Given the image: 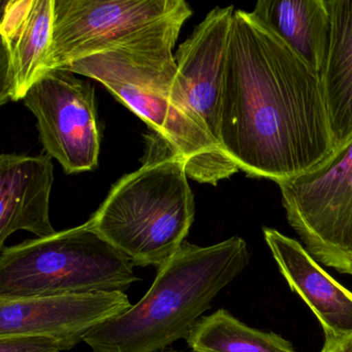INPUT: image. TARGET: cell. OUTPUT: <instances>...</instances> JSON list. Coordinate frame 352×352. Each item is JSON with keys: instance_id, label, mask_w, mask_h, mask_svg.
I'll return each instance as SVG.
<instances>
[{"instance_id": "cell-8", "label": "cell", "mask_w": 352, "mask_h": 352, "mask_svg": "<svg viewBox=\"0 0 352 352\" xmlns=\"http://www.w3.org/2000/svg\"><path fill=\"white\" fill-rule=\"evenodd\" d=\"M65 69H51L24 96L36 116L41 142L67 174L96 170L100 131L91 84Z\"/></svg>"}, {"instance_id": "cell-6", "label": "cell", "mask_w": 352, "mask_h": 352, "mask_svg": "<svg viewBox=\"0 0 352 352\" xmlns=\"http://www.w3.org/2000/svg\"><path fill=\"white\" fill-rule=\"evenodd\" d=\"M277 185L288 223L311 256L352 276V139L322 166Z\"/></svg>"}, {"instance_id": "cell-5", "label": "cell", "mask_w": 352, "mask_h": 352, "mask_svg": "<svg viewBox=\"0 0 352 352\" xmlns=\"http://www.w3.org/2000/svg\"><path fill=\"white\" fill-rule=\"evenodd\" d=\"M133 267L86 222L0 249V300L126 292L140 281Z\"/></svg>"}, {"instance_id": "cell-15", "label": "cell", "mask_w": 352, "mask_h": 352, "mask_svg": "<svg viewBox=\"0 0 352 352\" xmlns=\"http://www.w3.org/2000/svg\"><path fill=\"white\" fill-rule=\"evenodd\" d=\"M331 41L320 76L336 151L352 139V0H327Z\"/></svg>"}, {"instance_id": "cell-3", "label": "cell", "mask_w": 352, "mask_h": 352, "mask_svg": "<svg viewBox=\"0 0 352 352\" xmlns=\"http://www.w3.org/2000/svg\"><path fill=\"white\" fill-rule=\"evenodd\" d=\"M250 261L244 239L232 236L201 247L185 242L158 267L145 296L120 316L91 331L94 352H162L187 339L217 294Z\"/></svg>"}, {"instance_id": "cell-13", "label": "cell", "mask_w": 352, "mask_h": 352, "mask_svg": "<svg viewBox=\"0 0 352 352\" xmlns=\"http://www.w3.org/2000/svg\"><path fill=\"white\" fill-rule=\"evenodd\" d=\"M53 182L52 158L48 154L0 156V249L18 230L38 238L56 232L50 220Z\"/></svg>"}, {"instance_id": "cell-19", "label": "cell", "mask_w": 352, "mask_h": 352, "mask_svg": "<svg viewBox=\"0 0 352 352\" xmlns=\"http://www.w3.org/2000/svg\"><path fill=\"white\" fill-rule=\"evenodd\" d=\"M162 352H192V351H181V350H176V349H166L164 350V351Z\"/></svg>"}, {"instance_id": "cell-10", "label": "cell", "mask_w": 352, "mask_h": 352, "mask_svg": "<svg viewBox=\"0 0 352 352\" xmlns=\"http://www.w3.org/2000/svg\"><path fill=\"white\" fill-rule=\"evenodd\" d=\"M234 11V6L212 10L175 53L187 104L201 126L218 143L222 86Z\"/></svg>"}, {"instance_id": "cell-4", "label": "cell", "mask_w": 352, "mask_h": 352, "mask_svg": "<svg viewBox=\"0 0 352 352\" xmlns=\"http://www.w3.org/2000/svg\"><path fill=\"white\" fill-rule=\"evenodd\" d=\"M157 141L160 150L121 178L87 221L137 267H162L184 245L195 221L186 166Z\"/></svg>"}, {"instance_id": "cell-18", "label": "cell", "mask_w": 352, "mask_h": 352, "mask_svg": "<svg viewBox=\"0 0 352 352\" xmlns=\"http://www.w3.org/2000/svg\"><path fill=\"white\" fill-rule=\"evenodd\" d=\"M320 352H352V336L331 346H323Z\"/></svg>"}, {"instance_id": "cell-9", "label": "cell", "mask_w": 352, "mask_h": 352, "mask_svg": "<svg viewBox=\"0 0 352 352\" xmlns=\"http://www.w3.org/2000/svg\"><path fill=\"white\" fill-rule=\"evenodd\" d=\"M131 306L129 296L121 292L0 300V338L38 336L67 351Z\"/></svg>"}, {"instance_id": "cell-11", "label": "cell", "mask_w": 352, "mask_h": 352, "mask_svg": "<svg viewBox=\"0 0 352 352\" xmlns=\"http://www.w3.org/2000/svg\"><path fill=\"white\" fill-rule=\"evenodd\" d=\"M55 0H9L3 8L0 34V104L23 100L47 73L54 28Z\"/></svg>"}, {"instance_id": "cell-1", "label": "cell", "mask_w": 352, "mask_h": 352, "mask_svg": "<svg viewBox=\"0 0 352 352\" xmlns=\"http://www.w3.org/2000/svg\"><path fill=\"white\" fill-rule=\"evenodd\" d=\"M219 143L239 170L276 184L322 166L336 147L319 76L252 12L236 10Z\"/></svg>"}, {"instance_id": "cell-14", "label": "cell", "mask_w": 352, "mask_h": 352, "mask_svg": "<svg viewBox=\"0 0 352 352\" xmlns=\"http://www.w3.org/2000/svg\"><path fill=\"white\" fill-rule=\"evenodd\" d=\"M252 13L320 78L331 41L327 0H259Z\"/></svg>"}, {"instance_id": "cell-2", "label": "cell", "mask_w": 352, "mask_h": 352, "mask_svg": "<svg viewBox=\"0 0 352 352\" xmlns=\"http://www.w3.org/2000/svg\"><path fill=\"white\" fill-rule=\"evenodd\" d=\"M191 15L190 8L135 40L63 69L102 83L184 162L189 178L216 186L240 170L201 126L179 82L173 50Z\"/></svg>"}, {"instance_id": "cell-12", "label": "cell", "mask_w": 352, "mask_h": 352, "mask_svg": "<svg viewBox=\"0 0 352 352\" xmlns=\"http://www.w3.org/2000/svg\"><path fill=\"white\" fill-rule=\"evenodd\" d=\"M263 234L290 289L308 305L320 322L323 346L352 336V292L327 273L296 239L272 228H263Z\"/></svg>"}, {"instance_id": "cell-17", "label": "cell", "mask_w": 352, "mask_h": 352, "mask_svg": "<svg viewBox=\"0 0 352 352\" xmlns=\"http://www.w3.org/2000/svg\"><path fill=\"white\" fill-rule=\"evenodd\" d=\"M0 352H63L52 340L38 336L0 338Z\"/></svg>"}, {"instance_id": "cell-7", "label": "cell", "mask_w": 352, "mask_h": 352, "mask_svg": "<svg viewBox=\"0 0 352 352\" xmlns=\"http://www.w3.org/2000/svg\"><path fill=\"white\" fill-rule=\"evenodd\" d=\"M188 9L184 0H55L47 72L126 44Z\"/></svg>"}, {"instance_id": "cell-16", "label": "cell", "mask_w": 352, "mask_h": 352, "mask_svg": "<svg viewBox=\"0 0 352 352\" xmlns=\"http://www.w3.org/2000/svg\"><path fill=\"white\" fill-rule=\"evenodd\" d=\"M186 341L192 352H296L281 336L248 327L224 309L201 317Z\"/></svg>"}]
</instances>
